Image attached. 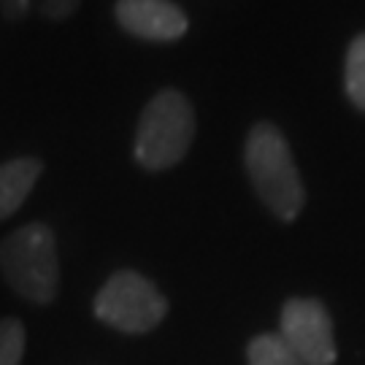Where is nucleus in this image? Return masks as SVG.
Returning a JSON list of instances; mask_svg holds the SVG:
<instances>
[{
    "mask_svg": "<svg viewBox=\"0 0 365 365\" xmlns=\"http://www.w3.org/2000/svg\"><path fill=\"white\" fill-rule=\"evenodd\" d=\"M244 160L265 209L284 222L295 220L306 203V190L282 130L271 122H257L247 135Z\"/></svg>",
    "mask_w": 365,
    "mask_h": 365,
    "instance_id": "1",
    "label": "nucleus"
},
{
    "mask_svg": "<svg viewBox=\"0 0 365 365\" xmlns=\"http://www.w3.org/2000/svg\"><path fill=\"white\" fill-rule=\"evenodd\" d=\"M0 274L19 298L46 306L60 292V260L54 233L41 225H25L0 244Z\"/></svg>",
    "mask_w": 365,
    "mask_h": 365,
    "instance_id": "2",
    "label": "nucleus"
},
{
    "mask_svg": "<svg viewBox=\"0 0 365 365\" xmlns=\"http://www.w3.org/2000/svg\"><path fill=\"white\" fill-rule=\"evenodd\" d=\"M195 138V111L187 95L163 90L146 103L135 130V160L146 170L173 168Z\"/></svg>",
    "mask_w": 365,
    "mask_h": 365,
    "instance_id": "3",
    "label": "nucleus"
},
{
    "mask_svg": "<svg viewBox=\"0 0 365 365\" xmlns=\"http://www.w3.org/2000/svg\"><path fill=\"white\" fill-rule=\"evenodd\" d=\"M92 309L103 325L138 336L165 319L168 303L146 276L135 271H117L95 295Z\"/></svg>",
    "mask_w": 365,
    "mask_h": 365,
    "instance_id": "4",
    "label": "nucleus"
},
{
    "mask_svg": "<svg viewBox=\"0 0 365 365\" xmlns=\"http://www.w3.org/2000/svg\"><path fill=\"white\" fill-rule=\"evenodd\" d=\"M279 336L303 365H333L336 363V339L333 319L327 309L314 298H289L282 309Z\"/></svg>",
    "mask_w": 365,
    "mask_h": 365,
    "instance_id": "5",
    "label": "nucleus"
},
{
    "mask_svg": "<svg viewBox=\"0 0 365 365\" xmlns=\"http://www.w3.org/2000/svg\"><path fill=\"white\" fill-rule=\"evenodd\" d=\"M117 22L146 41H176L187 33V14L170 0H117Z\"/></svg>",
    "mask_w": 365,
    "mask_h": 365,
    "instance_id": "6",
    "label": "nucleus"
},
{
    "mask_svg": "<svg viewBox=\"0 0 365 365\" xmlns=\"http://www.w3.org/2000/svg\"><path fill=\"white\" fill-rule=\"evenodd\" d=\"M41 160L36 157H16L0 165V220L11 217L33 192V187L38 182Z\"/></svg>",
    "mask_w": 365,
    "mask_h": 365,
    "instance_id": "7",
    "label": "nucleus"
},
{
    "mask_svg": "<svg viewBox=\"0 0 365 365\" xmlns=\"http://www.w3.org/2000/svg\"><path fill=\"white\" fill-rule=\"evenodd\" d=\"M247 363L249 365H303L298 354L282 341L279 333H262V336L249 341Z\"/></svg>",
    "mask_w": 365,
    "mask_h": 365,
    "instance_id": "8",
    "label": "nucleus"
},
{
    "mask_svg": "<svg viewBox=\"0 0 365 365\" xmlns=\"http://www.w3.org/2000/svg\"><path fill=\"white\" fill-rule=\"evenodd\" d=\"M78 3L81 0H0L9 19H22L30 9H36L43 19H68L78 9Z\"/></svg>",
    "mask_w": 365,
    "mask_h": 365,
    "instance_id": "9",
    "label": "nucleus"
},
{
    "mask_svg": "<svg viewBox=\"0 0 365 365\" xmlns=\"http://www.w3.org/2000/svg\"><path fill=\"white\" fill-rule=\"evenodd\" d=\"M344 81H346V95L360 111H365V33L349 43L346 52V71H344Z\"/></svg>",
    "mask_w": 365,
    "mask_h": 365,
    "instance_id": "10",
    "label": "nucleus"
},
{
    "mask_svg": "<svg viewBox=\"0 0 365 365\" xmlns=\"http://www.w3.org/2000/svg\"><path fill=\"white\" fill-rule=\"evenodd\" d=\"M25 325L14 317L0 319V365H19L25 357Z\"/></svg>",
    "mask_w": 365,
    "mask_h": 365,
    "instance_id": "11",
    "label": "nucleus"
}]
</instances>
